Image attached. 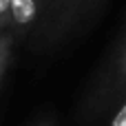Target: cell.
Masks as SVG:
<instances>
[{"instance_id": "cell-5", "label": "cell", "mask_w": 126, "mask_h": 126, "mask_svg": "<svg viewBox=\"0 0 126 126\" xmlns=\"http://www.w3.org/2000/svg\"><path fill=\"white\" fill-rule=\"evenodd\" d=\"M9 27H11V2L0 0V33L9 31Z\"/></svg>"}, {"instance_id": "cell-6", "label": "cell", "mask_w": 126, "mask_h": 126, "mask_svg": "<svg viewBox=\"0 0 126 126\" xmlns=\"http://www.w3.org/2000/svg\"><path fill=\"white\" fill-rule=\"evenodd\" d=\"M109 126H126V100L115 109L113 117H111V124Z\"/></svg>"}, {"instance_id": "cell-2", "label": "cell", "mask_w": 126, "mask_h": 126, "mask_svg": "<svg viewBox=\"0 0 126 126\" xmlns=\"http://www.w3.org/2000/svg\"><path fill=\"white\" fill-rule=\"evenodd\" d=\"M11 2V27L16 42L27 38H40L47 24L49 0H9Z\"/></svg>"}, {"instance_id": "cell-1", "label": "cell", "mask_w": 126, "mask_h": 126, "mask_svg": "<svg viewBox=\"0 0 126 126\" xmlns=\"http://www.w3.org/2000/svg\"><path fill=\"white\" fill-rule=\"evenodd\" d=\"M126 100V38L111 58L106 71L100 75L93 93L89 97V113L93 117L104 115L106 111H115Z\"/></svg>"}, {"instance_id": "cell-3", "label": "cell", "mask_w": 126, "mask_h": 126, "mask_svg": "<svg viewBox=\"0 0 126 126\" xmlns=\"http://www.w3.org/2000/svg\"><path fill=\"white\" fill-rule=\"evenodd\" d=\"M93 0H49V11H47V24L44 33L51 40H58L62 33L71 31L78 22V18L91 7Z\"/></svg>"}, {"instance_id": "cell-7", "label": "cell", "mask_w": 126, "mask_h": 126, "mask_svg": "<svg viewBox=\"0 0 126 126\" xmlns=\"http://www.w3.org/2000/svg\"><path fill=\"white\" fill-rule=\"evenodd\" d=\"M31 126H55V122H53V117H42V120L33 122Z\"/></svg>"}, {"instance_id": "cell-4", "label": "cell", "mask_w": 126, "mask_h": 126, "mask_svg": "<svg viewBox=\"0 0 126 126\" xmlns=\"http://www.w3.org/2000/svg\"><path fill=\"white\" fill-rule=\"evenodd\" d=\"M16 44H18V42H16V38H13L11 31L0 33V82H2V78H4L9 64H11V58H13V49H16Z\"/></svg>"}]
</instances>
